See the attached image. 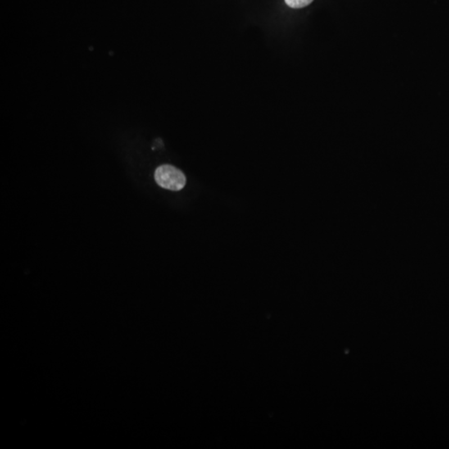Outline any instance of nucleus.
I'll return each mask as SVG.
<instances>
[{
    "label": "nucleus",
    "instance_id": "1",
    "mask_svg": "<svg viewBox=\"0 0 449 449\" xmlns=\"http://www.w3.org/2000/svg\"><path fill=\"white\" fill-rule=\"evenodd\" d=\"M155 180L160 187L171 191H180L186 185V177L178 168L161 165L155 172Z\"/></svg>",
    "mask_w": 449,
    "mask_h": 449
},
{
    "label": "nucleus",
    "instance_id": "2",
    "mask_svg": "<svg viewBox=\"0 0 449 449\" xmlns=\"http://www.w3.org/2000/svg\"><path fill=\"white\" fill-rule=\"evenodd\" d=\"M314 0H285L286 5L292 9H302L310 5Z\"/></svg>",
    "mask_w": 449,
    "mask_h": 449
}]
</instances>
